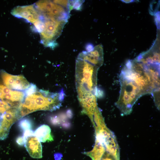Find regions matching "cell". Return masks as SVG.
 Returning <instances> with one entry per match:
<instances>
[{
  "label": "cell",
  "mask_w": 160,
  "mask_h": 160,
  "mask_svg": "<svg viewBox=\"0 0 160 160\" xmlns=\"http://www.w3.org/2000/svg\"><path fill=\"white\" fill-rule=\"evenodd\" d=\"M120 76L131 81L139 88L142 95L159 89V71L135 59L128 61Z\"/></svg>",
  "instance_id": "1"
},
{
  "label": "cell",
  "mask_w": 160,
  "mask_h": 160,
  "mask_svg": "<svg viewBox=\"0 0 160 160\" xmlns=\"http://www.w3.org/2000/svg\"><path fill=\"white\" fill-rule=\"evenodd\" d=\"M59 93L40 90L25 97L18 108L19 119L33 112L39 110L52 111L61 105Z\"/></svg>",
  "instance_id": "2"
},
{
  "label": "cell",
  "mask_w": 160,
  "mask_h": 160,
  "mask_svg": "<svg viewBox=\"0 0 160 160\" xmlns=\"http://www.w3.org/2000/svg\"><path fill=\"white\" fill-rule=\"evenodd\" d=\"M99 68L78 55L76 64L77 89L85 94L94 93L97 88V73Z\"/></svg>",
  "instance_id": "3"
},
{
  "label": "cell",
  "mask_w": 160,
  "mask_h": 160,
  "mask_svg": "<svg viewBox=\"0 0 160 160\" xmlns=\"http://www.w3.org/2000/svg\"><path fill=\"white\" fill-rule=\"evenodd\" d=\"M34 4L43 19L68 20L70 17V1L40 0Z\"/></svg>",
  "instance_id": "4"
},
{
  "label": "cell",
  "mask_w": 160,
  "mask_h": 160,
  "mask_svg": "<svg viewBox=\"0 0 160 160\" xmlns=\"http://www.w3.org/2000/svg\"><path fill=\"white\" fill-rule=\"evenodd\" d=\"M121 89L115 105L122 116L130 114L134 105L142 94L138 87L130 80L120 76Z\"/></svg>",
  "instance_id": "5"
},
{
  "label": "cell",
  "mask_w": 160,
  "mask_h": 160,
  "mask_svg": "<svg viewBox=\"0 0 160 160\" xmlns=\"http://www.w3.org/2000/svg\"><path fill=\"white\" fill-rule=\"evenodd\" d=\"M44 24L40 32L41 43L46 47L52 49L57 44L56 39L61 35L63 28L68 20L57 19H42Z\"/></svg>",
  "instance_id": "6"
},
{
  "label": "cell",
  "mask_w": 160,
  "mask_h": 160,
  "mask_svg": "<svg viewBox=\"0 0 160 160\" xmlns=\"http://www.w3.org/2000/svg\"><path fill=\"white\" fill-rule=\"evenodd\" d=\"M11 13L15 17L24 19L33 24L41 18L40 15L34 4L17 6L12 10Z\"/></svg>",
  "instance_id": "7"
},
{
  "label": "cell",
  "mask_w": 160,
  "mask_h": 160,
  "mask_svg": "<svg viewBox=\"0 0 160 160\" xmlns=\"http://www.w3.org/2000/svg\"><path fill=\"white\" fill-rule=\"evenodd\" d=\"M1 77L6 86L9 89L18 91L25 90L30 84L23 75H14L3 71Z\"/></svg>",
  "instance_id": "8"
},
{
  "label": "cell",
  "mask_w": 160,
  "mask_h": 160,
  "mask_svg": "<svg viewBox=\"0 0 160 160\" xmlns=\"http://www.w3.org/2000/svg\"><path fill=\"white\" fill-rule=\"evenodd\" d=\"M79 55L94 65L100 68L103 63V50L101 44L94 47L89 51H83Z\"/></svg>",
  "instance_id": "9"
},
{
  "label": "cell",
  "mask_w": 160,
  "mask_h": 160,
  "mask_svg": "<svg viewBox=\"0 0 160 160\" xmlns=\"http://www.w3.org/2000/svg\"><path fill=\"white\" fill-rule=\"evenodd\" d=\"M25 147L30 156L33 158L40 159L42 157L41 144L35 136L27 137L25 140Z\"/></svg>",
  "instance_id": "10"
},
{
  "label": "cell",
  "mask_w": 160,
  "mask_h": 160,
  "mask_svg": "<svg viewBox=\"0 0 160 160\" xmlns=\"http://www.w3.org/2000/svg\"><path fill=\"white\" fill-rule=\"evenodd\" d=\"M34 135L42 142H49L53 140L50 127L45 124L38 127L34 132Z\"/></svg>",
  "instance_id": "11"
},
{
  "label": "cell",
  "mask_w": 160,
  "mask_h": 160,
  "mask_svg": "<svg viewBox=\"0 0 160 160\" xmlns=\"http://www.w3.org/2000/svg\"><path fill=\"white\" fill-rule=\"evenodd\" d=\"M106 151L105 146L101 142L96 139L95 145L92 150L84 153L92 160H101Z\"/></svg>",
  "instance_id": "12"
},
{
  "label": "cell",
  "mask_w": 160,
  "mask_h": 160,
  "mask_svg": "<svg viewBox=\"0 0 160 160\" xmlns=\"http://www.w3.org/2000/svg\"><path fill=\"white\" fill-rule=\"evenodd\" d=\"M33 125L32 121L27 117L22 119L18 123L19 128L23 132L27 130L31 129Z\"/></svg>",
  "instance_id": "13"
},
{
  "label": "cell",
  "mask_w": 160,
  "mask_h": 160,
  "mask_svg": "<svg viewBox=\"0 0 160 160\" xmlns=\"http://www.w3.org/2000/svg\"><path fill=\"white\" fill-rule=\"evenodd\" d=\"M37 88L36 86L33 84H31L29 87L25 90L24 92L25 97L31 95L37 92Z\"/></svg>",
  "instance_id": "14"
},
{
  "label": "cell",
  "mask_w": 160,
  "mask_h": 160,
  "mask_svg": "<svg viewBox=\"0 0 160 160\" xmlns=\"http://www.w3.org/2000/svg\"><path fill=\"white\" fill-rule=\"evenodd\" d=\"M155 104L158 108H160V89L156 90L153 92Z\"/></svg>",
  "instance_id": "15"
},
{
  "label": "cell",
  "mask_w": 160,
  "mask_h": 160,
  "mask_svg": "<svg viewBox=\"0 0 160 160\" xmlns=\"http://www.w3.org/2000/svg\"><path fill=\"white\" fill-rule=\"evenodd\" d=\"M84 1L82 0H72L73 9L77 10H80Z\"/></svg>",
  "instance_id": "16"
},
{
  "label": "cell",
  "mask_w": 160,
  "mask_h": 160,
  "mask_svg": "<svg viewBox=\"0 0 160 160\" xmlns=\"http://www.w3.org/2000/svg\"><path fill=\"white\" fill-rule=\"evenodd\" d=\"M34 135V132L31 129L26 130L23 132V137L25 140L28 137Z\"/></svg>",
  "instance_id": "17"
},
{
  "label": "cell",
  "mask_w": 160,
  "mask_h": 160,
  "mask_svg": "<svg viewBox=\"0 0 160 160\" xmlns=\"http://www.w3.org/2000/svg\"><path fill=\"white\" fill-rule=\"evenodd\" d=\"M101 160H117L113 156L106 151L102 156Z\"/></svg>",
  "instance_id": "18"
},
{
  "label": "cell",
  "mask_w": 160,
  "mask_h": 160,
  "mask_svg": "<svg viewBox=\"0 0 160 160\" xmlns=\"http://www.w3.org/2000/svg\"><path fill=\"white\" fill-rule=\"evenodd\" d=\"M16 142L20 146H23L25 144V142L23 136H19L16 139Z\"/></svg>",
  "instance_id": "19"
}]
</instances>
